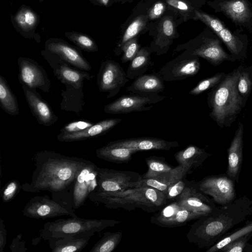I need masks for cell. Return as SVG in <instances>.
Listing matches in <instances>:
<instances>
[{"label":"cell","instance_id":"cell-14","mask_svg":"<svg viewBox=\"0 0 252 252\" xmlns=\"http://www.w3.org/2000/svg\"><path fill=\"white\" fill-rule=\"evenodd\" d=\"M97 187L94 190L114 192L131 188L140 178L138 173L100 168L97 166Z\"/></svg>","mask_w":252,"mask_h":252},{"label":"cell","instance_id":"cell-50","mask_svg":"<svg viewBox=\"0 0 252 252\" xmlns=\"http://www.w3.org/2000/svg\"><path fill=\"white\" fill-rule=\"evenodd\" d=\"M6 230L4 221L0 219V252H3L6 243Z\"/></svg>","mask_w":252,"mask_h":252},{"label":"cell","instance_id":"cell-49","mask_svg":"<svg viewBox=\"0 0 252 252\" xmlns=\"http://www.w3.org/2000/svg\"><path fill=\"white\" fill-rule=\"evenodd\" d=\"M165 8V5L162 2L158 1L155 3L149 11L150 19L153 20L161 16L163 13Z\"/></svg>","mask_w":252,"mask_h":252},{"label":"cell","instance_id":"cell-27","mask_svg":"<svg viewBox=\"0 0 252 252\" xmlns=\"http://www.w3.org/2000/svg\"><path fill=\"white\" fill-rule=\"evenodd\" d=\"M164 81L157 73L142 74L136 78L126 89L130 93H156L164 89Z\"/></svg>","mask_w":252,"mask_h":252},{"label":"cell","instance_id":"cell-34","mask_svg":"<svg viewBox=\"0 0 252 252\" xmlns=\"http://www.w3.org/2000/svg\"><path fill=\"white\" fill-rule=\"evenodd\" d=\"M122 238L121 231L107 232L93 247L91 252H111L120 243Z\"/></svg>","mask_w":252,"mask_h":252},{"label":"cell","instance_id":"cell-7","mask_svg":"<svg viewBox=\"0 0 252 252\" xmlns=\"http://www.w3.org/2000/svg\"><path fill=\"white\" fill-rule=\"evenodd\" d=\"M207 28L189 45L179 48L177 50L184 48L186 51L183 53L203 58L214 66L219 65L225 61H236L223 49L222 42L219 37L210 29Z\"/></svg>","mask_w":252,"mask_h":252},{"label":"cell","instance_id":"cell-3","mask_svg":"<svg viewBox=\"0 0 252 252\" xmlns=\"http://www.w3.org/2000/svg\"><path fill=\"white\" fill-rule=\"evenodd\" d=\"M239 76L238 67L207 94L209 116L221 128L229 127L245 106L246 102L237 89Z\"/></svg>","mask_w":252,"mask_h":252},{"label":"cell","instance_id":"cell-21","mask_svg":"<svg viewBox=\"0 0 252 252\" xmlns=\"http://www.w3.org/2000/svg\"><path fill=\"white\" fill-rule=\"evenodd\" d=\"M45 49L58 55L62 59L76 68L86 71L92 69L91 65L81 52L65 42L51 40L46 42Z\"/></svg>","mask_w":252,"mask_h":252},{"label":"cell","instance_id":"cell-44","mask_svg":"<svg viewBox=\"0 0 252 252\" xmlns=\"http://www.w3.org/2000/svg\"><path fill=\"white\" fill-rule=\"evenodd\" d=\"M21 189V185L18 180H12L8 182L2 188L1 196L4 202L7 203L12 200Z\"/></svg>","mask_w":252,"mask_h":252},{"label":"cell","instance_id":"cell-5","mask_svg":"<svg viewBox=\"0 0 252 252\" xmlns=\"http://www.w3.org/2000/svg\"><path fill=\"white\" fill-rule=\"evenodd\" d=\"M120 223L115 220L84 219L77 217L46 222L40 236L45 240L69 236L90 237Z\"/></svg>","mask_w":252,"mask_h":252},{"label":"cell","instance_id":"cell-8","mask_svg":"<svg viewBox=\"0 0 252 252\" xmlns=\"http://www.w3.org/2000/svg\"><path fill=\"white\" fill-rule=\"evenodd\" d=\"M207 4L236 27L252 33V3L249 0H214L208 1Z\"/></svg>","mask_w":252,"mask_h":252},{"label":"cell","instance_id":"cell-11","mask_svg":"<svg viewBox=\"0 0 252 252\" xmlns=\"http://www.w3.org/2000/svg\"><path fill=\"white\" fill-rule=\"evenodd\" d=\"M198 183L200 190L216 204L226 205L236 198L235 182L226 173L208 176Z\"/></svg>","mask_w":252,"mask_h":252},{"label":"cell","instance_id":"cell-38","mask_svg":"<svg viewBox=\"0 0 252 252\" xmlns=\"http://www.w3.org/2000/svg\"><path fill=\"white\" fill-rule=\"evenodd\" d=\"M65 35L69 40L85 51L95 52L98 51L94 41L87 35L77 32H67Z\"/></svg>","mask_w":252,"mask_h":252},{"label":"cell","instance_id":"cell-15","mask_svg":"<svg viewBox=\"0 0 252 252\" xmlns=\"http://www.w3.org/2000/svg\"><path fill=\"white\" fill-rule=\"evenodd\" d=\"M200 69L199 58L183 53L165 64L157 73L164 81H177L196 75Z\"/></svg>","mask_w":252,"mask_h":252},{"label":"cell","instance_id":"cell-18","mask_svg":"<svg viewBox=\"0 0 252 252\" xmlns=\"http://www.w3.org/2000/svg\"><path fill=\"white\" fill-rule=\"evenodd\" d=\"M97 166L90 161L78 173L73 185V207L83 205L89 194L97 187Z\"/></svg>","mask_w":252,"mask_h":252},{"label":"cell","instance_id":"cell-10","mask_svg":"<svg viewBox=\"0 0 252 252\" xmlns=\"http://www.w3.org/2000/svg\"><path fill=\"white\" fill-rule=\"evenodd\" d=\"M22 214L28 218L45 219L62 216L77 217L75 210L67 205L47 195L31 198L22 210Z\"/></svg>","mask_w":252,"mask_h":252},{"label":"cell","instance_id":"cell-1","mask_svg":"<svg viewBox=\"0 0 252 252\" xmlns=\"http://www.w3.org/2000/svg\"><path fill=\"white\" fill-rule=\"evenodd\" d=\"M35 169L31 181L21 185L28 192L48 191L51 194L73 191L74 182L81 169L91 161L42 150L33 157Z\"/></svg>","mask_w":252,"mask_h":252},{"label":"cell","instance_id":"cell-26","mask_svg":"<svg viewBox=\"0 0 252 252\" xmlns=\"http://www.w3.org/2000/svg\"><path fill=\"white\" fill-rule=\"evenodd\" d=\"M65 90H62L61 94L63 99L60 103L61 109L79 115L83 110L85 102L83 87H75L65 84Z\"/></svg>","mask_w":252,"mask_h":252},{"label":"cell","instance_id":"cell-2","mask_svg":"<svg viewBox=\"0 0 252 252\" xmlns=\"http://www.w3.org/2000/svg\"><path fill=\"white\" fill-rule=\"evenodd\" d=\"M252 215V199L246 195L198 219L190 227L187 238L201 249H208L222 238L235 225Z\"/></svg>","mask_w":252,"mask_h":252},{"label":"cell","instance_id":"cell-35","mask_svg":"<svg viewBox=\"0 0 252 252\" xmlns=\"http://www.w3.org/2000/svg\"><path fill=\"white\" fill-rule=\"evenodd\" d=\"M145 161L148 170L144 175H141L142 178H154L173 168L165 161L163 157L151 156L147 158Z\"/></svg>","mask_w":252,"mask_h":252},{"label":"cell","instance_id":"cell-16","mask_svg":"<svg viewBox=\"0 0 252 252\" xmlns=\"http://www.w3.org/2000/svg\"><path fill=\"white\" fill-rule=\"evenodd\" d=\"M18 65V78L22 85L49 92L51 86L50 80L44 68L37 62L29 58L19 57Z\"/></svg>","mask_w":252,"mask_h":252},{"label":"cell","instance_id":"cell-30","mask_svg":"<svg viewBox=\"0 0 252 252\" xmlns=\"http://www.w3.org/2000/svg\"><path fill=\"white\" fill-rule=\"evenodd\" d=\"M137 152L130 148L115 146L107 143L95 150L97 158L117 163L127 162L131 160L132 155Z\"/></svg>","mask_w":252,"mask_h":252},{"label":"cell","instance_id":"cell-28","mask_svg":"<svg viewBox=\"0 0 252 252\" xmlns=\"http://www.w3.org/2000/svg\"><path fill=\"white\" fill-rule=\"evenodd\" d=\"M210 155L204 149L189 145L177 152L174 158L178 164L188 166L191 170L200 167Z\"/></svg>","mask_w":252,"mask_h":252},{"label":"cell","instance_id":"cell-43","mask_svg":"<svg viewBox=\"0 0 252 252\" xmlns=\"http://www.w3.org/2000/svg\"><path fill=\"white\" fill-rule=\"evenodd\" d=\"M188 180L186 176L171 185L164 193L168 203L177 200L187 186Z\"/></svg>","mask_w":252,"mask_h":252},{"label":"cell","instance_id":"cell-12","mask_svg":"<svg viewBox=\"0 0 252 252\" xmlns=\"http://www.w3.org/2000/svg\"><path fill=\"white\" fill-rule=\"evenodd\" d=\"M128 81L126 72L117 62L108 60L101 63L96 82L99 91L107 93V98L117 95Z\"/></svg>","mask_w":252,"mask_h":252},{"label":"cell","instance_id":"cell-19","mask_svg":"<svg viewBox=\"0 0 252 252\" xmlns=\"http://www.w3.org/2000/svg\"><path fill=\"white\" fill-rule=\"evenodd\" d=\"M22 88L32 113L38 124L46 126L54 125L58 117L48 103L42 98L35 89L24 85Z\"/></svg>","mask_w":252,"mask_h":252},{"label":"cell","instance_id":"cell-6","mask_svg":"<svg viewBox=\"0 0 252 252\" xmlns=\"http://www.w3.org/2000/svg\"><path fill=\"white\" fill-rule=\"evenodd\" d=\"M194 19L205 24L214 32L225 44L230 54L236 61H243L247 57L249 44L248 37L243 33V29L232 31L225 23L217 16L206 13L202 10L194 11Z\"/></svg>","mask_w":252,"mask_h":252},{"label":"cell","instance_id":"cell-9","mask_svg":"<svg viewBox=\"0 0 252 252\" xmlns=\"http://www.w3.org/2000/svg\"><path fill=\"white\" fill-rule=\"evenodd\" d=\"M165 98V96L156 93H131L123 95L106 105L104 107V111L111 114L146 111Z\"/></svg>","mask_w":252,"mask_h":252},{"label":"cell","instance_id":"cell-46","mask_svg":"<svg viewBox=\"0 0 252 252\" xmlns=\"http://www.w3.org/2000/svg\"><path fill=\"white\" fill-rule=\"evenodd\" d=\"M93 125L87 121H79L74 122L65 126L61 130L63 132H74L83 130Z\"/></svg>","mask_w":252,"mask_h":252},{"label":"cell","instance_id":"cell-40","mask_svg":"<svg viewBox=\"0 0 252 252\" xmlns=\"http://www.w3.org/2000/svg\"><path fill=\"white\" fill-rule=\"evenodd\" d=\"M146 23V18L143 16L137 17L131 23L126 30L122 41L118 46L120 50L126 42L135 37L145 27Z\"/></svg>","mask_w":252,"mask_h":252},{"label":"cell","instance_id":"cell-39","mask_svg":"<svg viewBox=\"0 0 252 252\" xmlns=\"http://www.w3.org/2000/svg\"><path fill=\"white\" fill-rule=\"evenodd\" d=\"M226 74V73L223 72H219L210 77L201 81L189 92V94L197 95L208 90L211 89L219 84Z\"/></svg>","mask_w":252,"mask_h":252},{"label":"cell","instance_id":"cell-22","mask_svg":"<svg viewBox=\"0 0 252 252\" xmlns=\"http://www.w3.org/2000/svg\"><path fill=\"white\" fill-rule=\"evenodd\" d=\"M191 169L185 165H178L169 171L161 173L151 178H140L134 183L131 188L150 187L155 189L164 194L173 183L187 175Z\"/></svg>","mask_w":252,"mask_h":252},{"label":"cell","instance_id":"cell-24","mask_svg":"<svg viewBox=\"0 0 252 252\" xmlns=\"http://www.w3.org/2000/svg\"><path fill=\"white\" fill-rule=\"evenodd\" d=\"M120 118L105 119L79 131L74 132H61L57 136L61 142H73L84 140L105 133L122 121Z\"/></svg>","mask_w":252,"mask_h":252},{"label":"cell","instance_id":"cell-33","mask_svg":"<svg viewBox=\"0 0 252 252\" xmlns=\"http://www.w3.org/2000/svg\"><path fill=\"white\" fill-rule=\"evenodd\" d=\"M252 232V221H247L243 226L227 233L224 237L214 245L207 249V252H216L232 242Z\"/></svg>","mask_w":252,"mask_h":252},{"label":"cell","instance_id":"cell-45","mask_svg":"<svg viewBox=\"0 0 252 252\" xmlns=\"http://www.w3.org/2000/svg\"><path fill=\"white\" fill-rule=\"evenodd\" d=\"M160 30L162 36L166 39L168 47L167 39L172 38L175 35V29L173 21L169 18L164 19L161 22Z\"/></svg>","mask_w":252,"mask_h":252},{"label":"cell","instance_id":"cell-4","mask_svg":"<svg viewBox=\"0 0 252 252\" xmlns=\"http://www.w3.org/2000/svg\"><path fill=\"white\" fill-rule=\"evenodd\" d=\"M88 198L109 209L131 211L139 208L148 213L156 212L168 204L162 192L150 187L131 188L114 192L93 190Z\"/></svg>","mask_w":252,"mask_h":252},{"label":"cell","instance_id":"cell-17","mask_svg":"<svg viewBox=\"0 0 252 252\" xmlns=\"http://www.w3.org/2000/svg\"><path fill=\"white\" fill-rule=\"evenodd\" d=\"M175 201L188 210L206 214L217 206L212 198L200 190L198 182L193 181H188L184 190Z\"/></svg>","mask_w":252,"mask_h":252},{"label":"cell","instance_id":"cell-51","mask_svg":"<svg viewBox=\"0 0 252 252\" xmlns=\"http://www.w3.org/2000/svg\"><path fill=\"white\" fill-rule=\"evenodd\" d=\"M99 2L104 5H107L109 0H98Z\"/></svg>","mask_w":252,"mask_h":252},{"label":"cell","instance_id":"cell-41","mask_svg":"<svg viewBox=\"0 0 252 252\" xmlns=\"http://www.w3.org/2000/svg\"><path fill=\"white\" fill-rule=\"evenodd\" d=\"M252 237V232L232 242L222 248L220 251L224 252H243L252 251V245L248 241Z\"/></svg>","mask_w":252,"mask_h":252},{"label":"cell","instance_id":"cell-37","mask_svg":"<svg viewBox=\"0 0 252 252\" xmlns=\"http://www.w3.org/2000/svg\"><path fill=\"white\" fill-rule=\"evenodd\" d=\"M15 21L23 30L29 31L34 28L37 22L35 13L30 9H21L15 15Z\"/></svg>","mask_w":252,"mask_h":252},{"label":"cell","instance_id":"cell-25","mask_svg":"<svg viewBox=\"0 0 252 252\" xmlns=\"http://www.w3.org/2000/svg\"><path fill=\"white\" fill-rule=\"evenodd\" d=\"M53 73L64 85L71 84L77 87H83L84 80L90 81L94 77L86 71L73 67L63 60L58 68L53 71Z\"/></svg>","mask_w":252,"mask_h":252},{"label":"cell","instance_id":"cell-13","mask_svg":"<svg viewBox=\"0 0 252 252\" xmlns=\"http://www.w3.org/2000/svg\"><path fill=\"white\" fill-rule=\"evenodd\" d=\"M207 214L188 210L177 201L167 204L151 218V222L164 227H175L186 224L189 221Z\"/></svg>","mask_w":252,"mask_h":252},{"label":"cell","instance_id":"cell-36","mask_svg":"<svg viewBox=\"0 0 252 252\" xmlns=\"http://www.w3.org/2000/svg\"><path fill=\"white\" fill-rule=\"evenodd\" d=\"M238 67L239 76L237 89L245 101L247 102L252 89V65L246 67L241 64Z\"/></svg>","mask_w":252,"mask_h":252},{"label":"cell","instance_id":"cell-29","mask_svg":"<svg viewBox=\"0 0 252 252\" xmlns=\"http://www.w3.org/2000/svg\"><path fill=\"white\" fill-rule=\"evenodd\" d=\"M90 237L69 236L49 240L52 252H78L88 245Z\"/></svg>","mask_w":252,"mask_h":252},{"label":"cell","instance_id":"cell-23","mask_svg":"<svg viewBox=\"0 0 252 252\" xmlns=\"http://www.w3.org/2000/svg\"><path fill=\"white\" fill-rule=\"evenodd\" d=\"M108 143L115 146L133 149L137 152L147 150L168 151L179 146V143L177 141L149 137L120 139Z\"/></svg>","mask_w":252,"mask_h":252},{"label":"cell","instance_id":"cell-32","mask_svg":"<svg viewBox=\"0 0 252 252\" xmlns=\"http://www.w3.org/2000/svg\"><path fill=\"white\" fill-rule=\"evenodd\" d=\"M0 106L7 114L17 116L19 107L17 98L10 88L5 78L0 75Z\"/></svg>","mask_w":252,"mask_h":252},{"label":"cell","instance_id":"cell-31","mask_svg":"<svg viewBox=\"0 0 252 252\" xmlns=\"http://www.w3.org/2000/svg\"><path fill=\"white\" fill-rule=\"evenodd\" d=\"M151 51L149 48L140 49L127 68L126 73L128 79H135L147 71L151 64Z\"/></svg>","mask_w":252,"mask_h":252},{"label":"cell","instance_id":"cell-47","mask_svg":"<svg viewBox=\"0 0 252 252\" xmlns=\"http://www.w3.org/2000/svg\"><path fill=\"white\" fill-rule=\"evenodd\" d=\"M167 3L180 12H194L196 9L194 8L190 4L182 0H165Z\"/></svg>","mask_w":252,"mask_h":252},{"label":"cell","instance_id":"cell-48","mask_svg":"<svg viewBox=\"0 0 252 252\" xmlns=\"http://www.w3.org/2000/svg\"><path fill=\"white\" fill-rule=\"evenodd\" d=\"M9 247L12 252H26L28 250L25 247V241L22 239L21 234L13 239Z\"/></svg>","mask_w":252,"mask_h":252},{"label":"cell","instance_id":"cell-20","mask_svg":"<svg viewBox=\"0 0 252 252\" xmlns=\"http://www.w3.org/2000/svg\"><path fill=\"white\" fill-rule=\"evenodd\" d=\"M243 134V124L239 122L234 137L227 150V167L225 173L236 183L239 182L242 165Z\"/></svg>","mask_w":252,"mask_h":252},{"label":"cell","instance_id":"cell-42","mask_svg":"<svg viewBox=\"0 0 252 252\" xmlns=\"http://www.w3.org/2000/svg\"><path fill=\"white\" fill-rule=\"evenodd\" d=\"M139 48V45L135 37L126 42L120 50V53L122 51L123 52L121 58L122 62L125 63L131 61L140 50Z\"/></svg>","mask_w":252,"mask_h":252}]
</instances>
